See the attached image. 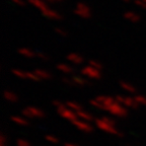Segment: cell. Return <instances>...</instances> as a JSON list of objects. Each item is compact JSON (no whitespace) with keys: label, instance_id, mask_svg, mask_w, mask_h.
Returning a JSON list of instances; mask_svg holds the SVG:
<instances>
[{"label":"cell","instance_id":"cell-31","mask_svg":"<svg viewBox=\"0 0 146 146\" xmlns=\"http://www.w3.org/2000/svg\"><path fill=\"white\" fill-rule=\"evenodd\" d=\"M144 1H145V2H146V0H144Z\"/></svg>","mask_w":146,"mask_h":146},{"label":"cell","instance_id":"cell-1","mask_svg":"<svg viewBox=\"0 0 146 146\" xmlns=\"http://www.w3.org/2000/svg\"><path fill=\"white\" fill-rule=\"evenodd\" d=\"M96 125H98V127L100 128V130L112 133V134H116L117 133V129L115 127V124L113 123V121H111L108 118H103L96 120Z\"/></svg>","mask_w":146,"mask_h":146},{"label":"cell","instance_id":"cell-25","mask_svg":"<svg viewBox=\"0 0 146 146\" xmlns=\"http://www.w3.org/2000/svg\"><path fill=\"white\" fill-rule=\"evenodd\" d=\"M17 146H31V145H30V143L27 141V140L18 139L17 140Z\"/></svg>","mask_w":146,"mask_h":146},{"label":"cell","instance_id":"cell-12","mask_svg":"<svg viewBox=\"0 0 146 146\" xmlns=\"http://www.w3.org/2000/svg\"><path fill=\"white\" fill-rule=\"evenodd\" d=\"M34 72L36 73V75H38V77H39L41 80L49 79V78H51L50 72H48L47 70H44V69H36V70H35Z\"/></svg>","mask_w":146,"mask_h":146},{"label":"cell","instance_id":"cell-4","mask_svg":"<svg viewBox=\"0 0 146 146\" xmlns=\"http://www.w3.org/2000/svg\"><path fill=\"white\" fill-rule=\"evenodd\" d=\"M107 111H109L110 113H112L113 115H116V116H126V114H127L126 108L123 105H121L120 103H118L117 100L116 103L113 104Z\"/></svg>","mask_w":146,"mask_h":146},{"label":"cell","instance_id":"cell-8","mask_svg":"<svg viewBox=\"0 0 146 146\" xmlns=\"http://www.w3.org/2000/svg\"><path fill=\"white\" fill-rule=\"evenodd\" d=\"M67 60L70 61L73 64H81L83 62V58H82L81 55L77 54V53H70V54L67 55Z\"/></svg>","mask_w":146,"mask_h":146},{"label":"cell","instance_id":"cell-13","mask_svg":"<svg viewBox=\"0 0 146 146\" xmlns=\"http://www.w3.org/2000/svg\"><path fill=\"white\" fill-rule=\"evenodd\" d=\"M57 69L59 71L63 73H66V74H69V73H72L73 72V68L68 65V64H64V63H60L57 65Z\"/></svg>","mask_w":146,"mask_h":146},{"label":"cell","instance_id":"cell-22","mask_svg":"<svg viewBox=\"0 0 146 146\" xmlns=\"http://www.w3.org/2000/svg\"><path fill=\"white\" fill-rule=\"evenodd\" d=\"M36 57L42 60H45V61L50 59V57H48V55H46L45 53H43V52H38V53H36Z\"/></svg>","mask_w":146,"mask_h":146},{"label":"cell","instance_id":"cell-16","mask_svg":"<svg viewBox=\"0 0 146 146\" xmlns=\"http://www.w3.org/2000/svg\"><path fill=\"white\" fill-rule=\"evenodd\" d=\"M4 98H6L7 100H9V102H16L17 100V96H16L14 92H12V91L10 90H6L4 92Z\"/></svg>","mask_w":146,"mask_h":146},{"label":"cell","instance_id":"cell-14","mask_svg":"<svg viewBox=\"0 0 146 146\" xmlns=\"http://www.w3.org/2000/svg\"><path fill=\"white\" fill-rule=\"evenodd\" d=\"M66 106L70 110H72V111L75 113V114H77V113H79L80 111H82V110H83L81 106L78 105V104L75 103V102H68V103L66 104Z\"/></svg>","mask_w":146,"mask_h":146},{"label":"cell","instance_id":"cell-21","mask_svg":"<svg viewBox=\"0 0 146 146\" xmlns=\"http://www.w3.org/2000/svg\"><path fill=\"white\" fill-rule=\"evenodd\" d=\"M12 120L14 121V123H17L19 124V125H27V121H25V119L21 118V117H12Z\"/></svg>","mask_w":146,"mask_h":146},{"label":"cell","instance_id":"cell-7","mask_svg":"<svg viewBox=\"0 0 146 146\" xmlns=\"http://www.w3.org/2000/svg\"><path fill=\"white\" fill-rule=\"evenodd\" d=\"M73 124H74L79 130L85 131V132H90V131L92 130L91 126L89 125L86 121H83V120H81V119H79V118L76 119L75 121L73 122Z\"/></svg>","mask_w":146,"mask_h":146},{"label":"cell","instance_id":"cell-3","mask_svg":"<svg viewBox=\"0 0 146 146\" xmlns=\"http://www.w3.org/2000/svg\"><path fill=\"white\" fill-rule=\"evenodd\" d=\"M81 73L83 74V75L91 78V79H100V78L102 77L100 70L94 68V67H91L90 65H88V66H85L84 68H82Z\"/></svg>","mask_w":146,"mask_h":146},{"label":"cell","instance_id":"cell-27","mask_svg":"<svg viewBox=\"0 0 146 146\" xmlns=\"http://www.w3.org/2000/svg\"><path fill=\"white\" fill-rule=\"evenodd\" d=\"M46 139L48 140V141L52 142V143H57V142H58V139L54 136H47V137H46Z\"/></svg>","mask_w":146,"mask_h":146},{"label":"cell","instance_id":"cell-15","mask_svg":"<svg viewBox=\"0 0 146 146\" xmlns=\"http://www.w3.org/2000/svg\"><path fill=\"white\" fill-rule=\"evenodd\" d=\"M72 79V82L73 84H77V85H85L88 83V81H87L86 79H84V78H81L79 77V76H74V77L71 78Z\"/></svg>","mask_w":146,"mask_h":146},{"label":"cell","instance_id":"cell-29","mask_svg":"<svg viewBox=\"0 0 146 146\" xmlns=\"http://www.w3.org/2000/svg\"><path fill=\"white\" fill-rule=\"evenodd\" d=\"M66 146H76V145H73V144H66Z\"/></svg>","mask_w":146,"mask_h":146},{"label":"cell","instance_id":"cell-24","mask_svg":"<svg viewBox=\"0 0 146 146\" xmlns=\"http://www.w3.org/2000/svg\"><path fill=\"white\" fill-rule=\"evenodd\" d=\"M55 32L57 33L58 35H60V36H67L66 31L62 30V29H60V27H56V29H55Z\"/></svg>","mask_w":146,"mask_h":146},{"label":"cell","instance_id":"cell-20","mask_svg":"<svg viewBox=\"0 0 146 146\" xmlns=\"http://www.w3.org/2000/svg\"><path fill=\"white\" fill-rule=\"evenodd\" d=\"M135 100H136V102H137V104H138V105L146 106V96H135Z\"/></svg>","mask_w":146,"mask_h":146},{"label":"cell","instance_id":"cell-5","mask_svg":"<svg viewBox=\"0 0 146 146\" xmlns=\"http://www.w3.org/2000/svg\"><path fill=\"white\" fill-rule=\"evenodd\" d=\"M23 115H27L29 117H34V118H39V117L44 116V113L40 109H38V108L29 107L23 110Z\"/></svg>","mask_w":146,"mask_h":146},{"label":"cell","instance_id":"cell-6","mask_svg":"<svg viewBox=\"0 0 146 146\" xmlns=\"http://www.w3.org/2000/svg\"><path fill=\"white\" fill-rule=\"evenodd\" d=\"M42 14H43L45 17L49 18V19H53V21H60V19H62L61 14L51 8L45 9L44 11H42Z\"/></svg>","mask_w":146,"mask_h":146},{"label":"cell","instance_id":"cell-10","mask_svg":"<svg viewBox=\"0 0 146 146\" xmlns=\"http://www.w3.org/2000/svg\"><path fill=\"white\" fill-rule=\"evenodd\" d=\"M124 17H125L127 21H130L131 23H138V21H140V16L133 11L125 12V13H124Z\"/></svg>","mask_w":146,"mask_h":146},{"label":"cell","instance_id":"cell-30","mask_svg":"<svg viewBox=\"0 0 146 146\" xmlns=\"http://www.w3.org/2000/svg\"><path fill=\"white\" fill-rule=\"evenodd\" d=\"M122 1H124V2H129L130 0H122Z\"/></svg>","mask_w":146,"mask_h":146},{"label":"cell","instance_id":"cell-28","mask_svg":"<svg viewBox=\"0 0 146 146\" xmlns=\"http://www.w3.org/2000/svg\"><path fill=\"white\" fill-rule=\"evenodd\" d=\"M46 2H51V3H54V2H61L63 0H45Z\"/></svg>","mask_w":146,"mask_h":146},{"label":"cell","instance_id":"cell-11","mask_svg":"<svg viewBox=\"0 0 146 146\" xmlns=\"http://www.w3.org/2000/svg\"><path fill=\"white\" fill-rule=\"evenodd\" d=\"M18 53L21 55H23V57H27V58H34V57H36V54L32 51L31 49L29 48H21L18 49Z\"/></svg>","mask_w":146,"mask_h":146},{"label":"cell","instance_id":"cell-17","mask_svg":"<svg viewBox=\"0 0 146 146\" xmlns=\"http://www.w3.org/2000/svg\"><path fill=\"white\" fill-rule=\"evenodd\" d=\"M120 85H121V86L123 87L125 90H127V91H130V92H135V91H136L135 87L133 86V85H131L130 83H127V82L122 81L121 83H120Z\"/></svg>","mask_w":146,"mask_h":146},{"label":"cell","instance_id":"cell-19","mask_svg":"<svg viewBox=\"0 0 146 146\" xmlns=\"http://www.w3.org/2000/svg\"><path fill=\"white\" fill-rule=\"evenodd\" d=\"M88 65H90L91 67H94V68H96V69H98V70H102V69H103L102 63H100L98 61H96V60H90Z\"/></svg>","mask_w":146,"mask_h":146},{"label":"cell","instance_id":"cell-26","mask_svg":"<svg viewBox=\"0 0 146 146\" xmlns=\"http://www.w3.org/2000/svg\"><path fill=\"white\" fill-rule=\"evenodd\" d=\"M11 1L13 3H15L16 5H18V6H25V0H11Z\"/></svg>","mask_w":146,"mask_h":146},{"label":"cell","instance_id":"cell-9","mask_svg":"<svg viewBox=\"0 0 146 146\" xmlns=\"http://www.w3.org/2000/svg\"><path fill=\"white\" fill-rule=\"evenodd\" d=\"M29 2H30L31 4L34 5L35 7H36L38 9H40V10H41V12L44 11L45 9L49 8L45 0H29Z\"/></svg>","mask_w":146,"mask_h":146},{"label":"cell","instance_id":"cell-18","mask_svg":"<svg viewBox=\"0 0 146 146\" xmlns=\"http://www.w3.org/2000/svg\"><path fill=\"white\" fill-rule=\"evenodd\" d=\"M12 73L19 78H27V72H25V71H23V70H19V69H13Z\"/></svg>","mask_w":146,"mask_h":146},{"label":"cell","instance_id":"cell-23","mask_svg":"<svg viewBox=\"0 0 146 146\" xmlns=\"http://www.w3.org/2000/svg\"><path fill=\"white\" fill-rule=\"evenodd\" d=\"M135 4L138 5V6L141 7V8L146 9V2L144 0H135Z\"/></svg>","mask_w":146,"mask_h":146},{"label":"cell","instance_id":"cell-2","mask_svg":"<svg viewBox=\"0 0 146 146\" xmlns=\"http://www.w3.org/2000/svg\"><path fill=\"white\" fill-rule=\"evenodd\" d=\"M74 13H75L76 15L80 16L81 18H90V16H91L90 8L83 2H78L77 4H76Z\"/></svg>","mask_w":146,"mask_h":146}]
</instances>
